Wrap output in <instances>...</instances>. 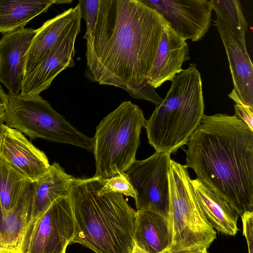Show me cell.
<instances>
[{
    "mask_svg": "<svg viewBox=\"0 0 253 253\" xmlns=\"http://www.w3.org/2000/svg\"><path fill=\"white\" fill-rule=\"evenodd\" d=\"M243 234L248 248V253H253V211H246L241 216Z\"/></svg>",
    "mask_w": 253,
    "mask_h": 253,
    "instance_id": "26",
    "label": "cell"
},
{
    "mask_svg": "<svg viewBox=\"0 0 253 253\" xmlns=\"http://www.w3.org/2000/svg\"><path fill=\"white\" fill-rule=\"evenodd\" d=\"M131 253H147L138 248L135 244Z\"/></svg>",
    "mask_w": 253,
    "mask_h": 253,
    "instance_id": "29",
    "label": "cell"
},
{
    "mask_svg": "<svg viewBox=\"0 0 253 253\" xmlns=\"http://www.w3.org/2000/svg\"><path fill=\"white\" fill-rule=\"evenodd\" d=\"M134 244L147 253H161L169 245L167 218L145 210H136Z\"/></svg>",
    "mask_w": 253,
    "mask_h": 253,
    "instance_id": "20",
    "label": "cell"
},
{
    "mask_svg": "<svg viewBox=\"0 0 253 253\" xmlns=\"http://www.w3.org/2000/svg\"><path fill=\"white\" fill-rule=\"evenodd\" d=\"M34 193L32 182L27 186L14 207L0 215V251L21 253L23 238L32 212Z\"/></svg>",
    "mask_w": 253,
    "mask_h": 253,
    "instance_id": "19",
    "label": "cell"
},
{
    "mask_svg": "<svg viewBox=\"0 0 253 253\" xmlns=\"http://www.w3.org/2000/svg\"><path fill=\"white\" fill-rule=\"evenodd\" d=\"M228 96L235 102L234 115L244 121L253 130V108L244 104L234 89L228 94Z\"/></svg>",
    "mask_w": 253,
    "mask_h": 253,
    "instance_id": "25",
    "label": "cell"
},
{
    "mask_svg": "<svg viewBox=\"0 0 253 253\" xmlns=\"http://www.w3.org/2000/svg\"><path fill=\"white\" fill-rule=\"evenodd\" d=\"M8 94L3 89L0 84V109H5L8 104Z\"/></svg>",
    "mask_w": 253,
    "mask_h": 253,
    "instance_id": "27",
    "label": "cell"
},
{
    "mask_svg": "<svg viewBox=\"0 0 253 253\" xmlns=\"http://www.w3.org/2000/svg\"><path fill=\"white\" fill-rule=\"evenodd\" d=\"M6 125L31 140L70 144L93 151V139L78 131L40 95L8 94Z\"/></svg>",
    "mask_w": 253,
    "mask_h": 253,
    "instance_id": "7",
    "label": "cell"
},
{
    "mask_svg": "<svg viewBox=\"0 0 253 253\" xmlns=\"http://www.w3.org/2000/svg\"><path fill=\"white\" fill-rule=\"evenodd\" d=\"M104 180L74 178L69 197L75 223L71 242L95 253H131L134 246L136 211L123 195H98Z\"/></svg>",
    "mask_w": 253,
    "mask_h": 253,
    "instance_id": "3",
    "label": "cell"
},
{
    "mask_svg": "<svg viewBox=\"0 0 253 253\" xmlns=\"http://www.w3.org/2000/svg\"><path fill=\"white\" fill-rule=\"evenodd\" d=\"M158 12L170 27L184 40H201L211 24V0H141Z\"/></svg>",
    "mask_w": 253,
    "mask_h": 253,
    "instance_id": "10",
    "label": "cell"
},
{
    "mask_svg": "<svg viewBox=\"0 0 253 253\" xmlns=\"http://www.w3.org/2000/svg\"><path fill=\"white\" fill-rule=\"evenodd\" d=\"M31 182L0 157V215L14 207L27 186Z\"/></svg>",
    "mask_w": 253,
    "mask_h": 253,
    "instance_id": "22",
    "label": "cell"
},
{
    "mask_svg": "<svg viewBox=\"0 0 253 253\" xmlns=\"http://www.w3.org/2000/svg\"><path fill=\"white\" fill-rule=\"evenodd\" d=\"M214 22L227 54L234 89L244 104L253 108V66L246 41L248 28L236 27L219 16Z\"/></svg>",
    "mask_w": 253,
    "mask_h": 253,
    "instance_id": "11",
    "label": "cell"
},
{
    "mask_svg": "<svg viewBox=\"0 0 253 253\" xmlns=\"http://www.w3.org/2000/svg\"><path fill=\"white\" fill-rule=\"evenodd\" d=\"M6 120V109H0V124L5 122Z\"/></svg>",
    "mask_w": 253,
    "mask_h": 253,
    "instance_id": "28",
    "label": "cell"
},
{
    "mask_svg": "<svg viewBox=\"0 0 253 253\" xmlns=\"http://www.w3.org/2000/svg\"><path fill=\"white\" fill-rule=\"evenodd\" d=\"M167 21L141 0H99L86 40L89 80L123 89L156 107L163 100L147 82Z\"/></svg>",
    "mask_w": 253,
    "mask_h": 253,
    "instance_id": "1",
    "label": "cell"
},
{
    "mask_svg": "<svg viewBox=\"0 0 253 253\" xmlns=\"http://www.w3.org/2000/svg\"><path fill=\"white\" fill-rule=\"evenodd\" d=\"M80 30L81 25L56 42L38 64L24 77L21 94L40 95L50 86L61 72L75 65V43Z\"/></svg>",
    "mask_w": 253,
    "mask_h": 253,
    "instance_id": "12",
    "label": "cell"
},
{
    "mask_svg": "<svg viewBox=\"0 0 253 253\" xmlns=\"http://www.w3.org/2000/svg\"><path fill=\"white\" fill-rule=\"evenodd\" d=\"M0 157L32 182L40 178L50 165L45 154L20 131L2 125Z\"/></svg>",
    "mask_w": 253,
    "mask_h": 253,
    "instance_id": "13",
    "label": "cell"
},
{
    "mask_svg": "<svg viewBox=\"0 0 253 253\" xmlns=\"http://www.w3.org/2000/svg\"><path fill=\"white\" fill-rule=\"evenodd\" d=\"M187 42L167 23L165 26L153 66L147 80L154 89L167 81L171 82L190 59Z\"/></svg>",
    "mask_w": 253,
    "mask_h": 253,
    "instance_id": "15",
    "label": "cell"
},
{
    "mask_svg": "<svg viewBox=\"0 0 253 253\" xmlns=\"http://www.w3.org/2000/svg\"><path fill=\"white\" fill-rule=\"evenodd\" d=\"M191 183L200 210L213 228L222 234L236 235L239 216L236 211L197 178Z\"/></svg>",
    "mask_w": 253,
    "mask_h": 253,
    "instance_id": "18",
    "label": "cell"
},
{
    "mask_svg": "<svg viewBox=\"0 0 253 253\" xmlns=\"http://www.w3.org/2000/svg\"><path fill=\"white\" fill-rule=\"evenodd\" d=\"M57 0H0V33H10L46 12Z\"/></svg>",
    "mask_w": 253,
    "mask_h": 253,
    "instance_id": "21",
    "label": "cell"
},
{
    "mask_svg": "<svg viewBox=\"0 0 253 253\" xmlns=\"http://www.w3.org/2000/svg\"><path fill=\"white\" fill-rule=\"evenodd\" d=\"M81 18L78 4L46 21L36 30L26 54L24 77L38 64L56 42L81 25Z\"/></svg>",
    "mask_w": 253,
    "mask_h": 253,
    "instance_id": "16",
    "label": "cell"
},
{
    "mask_svg": "<svg viewBox=\"0 0 253 253\" xmlns=\"http://www.w3.org/2000/svg\"><path fill=\"white\" fill-rule=\"evenodd\" d=\"M146 121L142 110L129 101L123 102L101 121L92 138L94 177L110 178L133 164Z\"/></svg>",
    "mask_w": 253,
    "mask_h": 253,
    "instance_id": "5",
    "label": "cell"
},
{
    "mask_svg": "<svg viewBox=\"0 0 253 253\" xmlns=\"http://www.w3.org/2000/svg\"><path fill=\"white\" fill-rule=\"evenodd\" d=\"M36 30L21 28L0 39V83L15 95L20 93L24 76L26 56Z\"/></svg>",
    "mask_w": 253,
    "mask_h": 253,
    "instance_id": "14",
    "label": "cell"
},
{
    "mask_svg": "<svg viewBox=\"0 0 253 253\" xmlns=\"http://www.w3.org/2000/svg\"><path fill=\"white\" fill-rule=\"evenodd\" d=\"M75 236V223L69 196L54 201L38 219L21 253H66Z\"/></svg>",
    "mask_w": 253,
    "mask_h": 253,
    "instance_id": "9",
    "label": "cell"
},
{
    "mask_svg": "<svg viewBox=\"0 0 253 253\" xmlns=\"http://www.w3.org/2000/svg\"><path fill=\"white\" fill-rule=\"evenodd\" d=\"M0 253H20L17 252H12V251H0Z\"/></svg>",
    "mask_w": 253,
    "mask_h": 253,
    "instance_id": "32",
    "label": "cell"
},
{
    "mask_svg": "<svg viewBox=\"0 0 253 253\" xmlns=\"http://www.w3.org/2000/svg\"><path fill=\"white\" fill-rule=\"evenodd\" d=\"M114 192L135 199L136 194L125 172L119 173L104 180V184L99 190L98 195Z\"/></svg>",
    "mask_w": 253,
    "mask_h": 253,
    "instance_id": "23",
    "label": "cell"
},
{
    "mask_svg": "<svg viewBox=\"0 0 253 253\" xmlns=\"http://www.w3.org/2000/svg\"><path fill=\"white\" fill-rule=\"evenodd\" d=\"M2 125L3 124H0V143H1V134L2 130Z\"/></svg>",
    "mask_w": 253,
    "mask_h": 253,
    "instance_id": "31",
    "label": "cell"
},
{
    "mask_svg": "<svg viewBox=\"0 0 253 253\" xmlns=\"http://www.w3.org/2000/svg\"><path fill=\"white\" fill-rule=\"evenodd\" d=\"M185 166L241 216L253 211V130L235 115L203 116L191 135Z\"/></svg>",
    "mask_w": 253,
    "mask_h": 253,
    "instance_id": "2",
    "label": "cell"
},
{
    "mask_svg": "<svg viewBox=\"0 0 253 253\" xmlns=\"http://www.w3.org/2000/svg\"><path fill=\"white\" fill-rule=\"evenodd\" d=\"M171 82L166 97L144 126L156 152L170 154L188 143L205 110L202 78L195 64H190Z\"/></svg>",
    "mask_w": 253,
    "mask_h": 253,
    "instance_id": "4",
    "label": "cell"
},
{
    "mask_svg": "<svg viewBox=\"0 0 253 253\" xmlns=\"http://www.w3.org/2000/svg\"><path fill=\"white\" fill-rule=\"evenodd\" d=\"M209 253L207 249H204L202 251H195V252H184V253Z\"/></svg>",
    "mask_w": 253,
    "mask_h": 253,
    "instance_id": "30",
    "label": "cell"
},
{
    "mask_svg": "<svg viewBox=\"0 0 253 253\" xmlns=\"http://www.w3.org/2000/svg\"><path fill=\"white\" fill-rule=\"evenodd\" d=\"M74 178L67 173L58 163L54 162L50 165L49 170L43 175L34 182L32 210L25 229L21 248L36 220L54 201L60 197L69 196L72 182Z\"/></svg>",
    "mask_w": 253,
    "mask_h": 253,
    "instance_id": "17",
    "label": "cell"
},
{
    "mask_svg": "<svg viewBox=\"0 0 253 253\" xmlns=\"http://www.w3.org/2000/svg\"><path fill=\"white\" fill-rule=\"evenodd\" d=\"M170 155L155 152L146 159L136 160L125 171L136 194V210L153 211L167 219Z\"/></svg>",
    "mask_w": 253,
    "mask_h": 253,
    "instance_id": "8",
    "label": "cell"
},
{
    "mask_svg": "<svg viewBox=\"0 0 253 253\" xmlns=\"http://www.w3.org/2000/svg\"><path fill=\"white\" fill-rule=\"evenodd\" d=\"M168 178L169 245L161 253L207 250L217 233L200 210L187 168L171 159Z\"/></svg>",
    "mask_w": 253,
    "mask_h": 253,
    "instance_id": "6",
    "label": "cell"
},
{
    "mask_svg": "<svg viewBox=\"0 0 253 253\" xmlns=\"http://www.w3.org/2000/svg\"><path fill=\"white\" fill-rule=\"evenodd\" d=\"M78 4L80 6L81 16L85 21L86 30L84 37L87 36L93 31L97 16L99 6V0H80Z\"/></svg>",
    "mask_w": 253,
    "mask_h": 253,
    "instance_id": "24",
    "label": "cell"
}]
</instances>
